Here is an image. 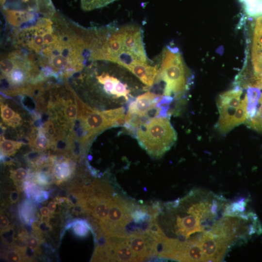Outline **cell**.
I'll return each mask as SVG.
<instances>
[{"instance_id": "27", "label": "cell", "mask_w": 262, "mask_h": 262, "mask_svg": "<svg viewBox=\"0 0 262 262\" xmlns=\"http://www.w3.org/2000/svg\"><path fill=\"white\" fill-rule=\"evenodd\" d=\"M9 223L8 218L4 215H1L0 217V226L1 230L2 231L7 229Z\"/></svg>"}, {"instance_id": "19", "label": "cell", "mask_w": 262, "mask_h": 262, "mask_svg": "<svg viewBox=\"0 0 262 262\" xmlns=\"http://www.w3.org/2000/svg\"><path fill=\"white\" fill-rule=\"evenodd\" d=\"M72 227L75 234L80 237L86 236L91 230V227L88 222L83 220L74 222L72 224Z\"/></svg>"}, {"instance_id": "29", "label": "cell", "mask_w": 262, "mask_h": 262, "mask_svg": "<svg viewBox=\"0 0 262 262\" xmlns=\"http://www.w3.org/2000/svg\"><path fill=\"white\" fill-rule=\"evenodd\" d=\"M9 198L12 203L16 202L19 198V193L16 191L11 192L9 195Z\"/></svg>"}, {"instance_id": "18", "label": "cell", "mask_w": 262, "mask_h": 262, "mask_svg": "<svg viewBox=\"0 0 262 262\" xmlns=\"http://www.w3.org/2000/svg\"><path fill=\"white\" fill-rule=\"evenodd\" d=\"M117 0H81V8L84 11H89L104 7Z\"/></svg>"}, {"instance_id": "30", "label": "cell", "mask_w": 262, "mask_h": 262, "mask_svg": "<svg viewBox=\"0 0 262 262\" xmlns=\"http://www.w3.org/2000/svg\"><path fill=\"white\" fill-rule=\"evenodd\" d=\"M48 208L51 213H53L56 208V203L55 202H50L48 205Z\"/></svg>"}, {"instance_id": "12", "label": "cell", "mask_w": 262, "mask_h": 262, "mask_svg": "<svg viewBox=\"0 0 262 262\" xmlns=\"http://www.w3.org/2000/svg\"><path fill=\"white\" fill-rule=\"evenodd\" d=\"M245 13L251 17L262 16V0H239Z\"/></svg>"}, {"instance_id": "17", "label": "cell", "mask_w": 262, "mask_h": 262, "mask_svg": "<svg viewBox=\"0 0 262 262\" xmlns=\"http://www.w3.org/2000/svg\"><path fill=\"white\" fill-rule=\"evenodd\" d=\"M63 112L65 119L73 126L77 119L78 114L76 101L75 104L73 103L70 99L66 102L64 104Z\"/></svg>"}, {"instance_id": "7", "label": "cell", "mask_w": 262, "mask_h": 262, "mask_svg": "<svg viewBox=\"0 0 262 262\" xmlns=\"http://www.w3.org/2000/svg\"><path fill=\"white\" fill-rule=\"evenodd\" d=\"M107 242L96 249L93 260L113 262H138L126 237H108Z\"/></svg>"}, {"instance_id": "4", "label": "cell", "mask_w": 262, "mask_h": 262, "mask_svg": "<svg viewBox=\"0 0 262 262\" xmlns=\"http://www.w3.org/2000/svg\"><path fill=\"white\" fill-rule=\"evenodd\" d=\"M135 137L139 145L150 156L161 157L173 145L177 133L169 118L154 117L135 131Z\"/></svg>"}, {"instance_id": "8", "label": "cell", "mask_w": 262, "mask_h": 262, "mask_svg": "<svg viewBox=\"0 0 262 262\" xmlns=\"http://www.w3.org/2000/svg\"><path fill=\"white\" fill-rule=\"evenodd\" d=\"M97 82L100 84L104 92L117 98L123 97L128 99L130 92L126 84L121 82L117 78L103 71L95 76Z\"/></svg>"}, {"instance_id": "31", "label": "cell", "mask_w": 262, "mask_h": 262, "mask_svg": "<svg viewBox=\"0 0 262 262\" xmlns=\"http://www.w3.org/2000/svg\"><path fill=\"white\" fill-rule=\"evenodd\" d=\"M49 212L48 207H43L40 209V213L42 216H47L49 214Z\"/></svg>"}, {"instance_id": "21", "label": "cell", "mask_w": 262, "mask_h": 262, "mask_svg": "<svg viewBox=\"0 0 262 262\" xmlns=\"http://www.w3.org/2000/svg\"><path fill=\"white\" fill-rule=\"evenodd\" d=\"M33 213L32 205L29 202H26L21 208V216L23 219L29 223L32 218Z\"/></svg>"}, {"instance_id": "3", "label": "cell", "mask_w": 262, "mask_h": 262, "mask_svg": "<svg viewBox=\"0 0 262 262\" xmlns=\"http://www.w3.org/2000/svg\"><path fill=\"white\" fill-rule=\"evenodd\" d=\"M158 81L164 83V96L175 99L181 98L189 89L190 77L178 48L167 46L163 49Z\"/></svg>"}, {"instance_id": "23", "label": "cell", "mask_w": 262, "mask_h": 262, "mask_svg": "<svg viewBox=\"0 0 262 262\" xmlns=\"http://www.w3.org/2000/svg\"><path fill=\"white\" fill-rule=\"evenodd\" d=\"M24 242L27 247L32 250H37L39 247V241L33 236H27L25 237Z\"/></svg>"}, {"instance_id": "28", "label": "cell", "mask_w": 262, "mask_h": 262, "mask_svg": "<svg viewBox=\"0 0 262 262\" xmlns=\"http://www.w3.org/2000/svg\"><path fill=\"white\" fill-rule=\"evenodd\" d=\"M40 154L38 152H29L27 156L29 161L33 162H37V160H38Z\"/></svg>"}, {"instance_id": "25", "label": "cell", "mask_w": 262, "mask_h": 262, "mask_svg": "<svg viewBox=\"0 0 262 262\" xmlns=\"http://www.w3.org/2000/svg\"><path fill=\"white\" fill-rule=\"evenodd\" d=\"M48 193L45 191H41L37 193L35 196L36 201L41 202L46 200L48 197Z\"/></svg>"}, {"instance_id": "2", "label": "cell", "mask_w": 262, "mask_h": 262, "mask_svg": "<svg viewBox=\"0 0 262 262\" xmlns=\"http://www.w3.org/2000/svg\"><path fill=\"white\" fill-rule=\"evenodd\" d=\"M1 81L11 92H22L28 86L43 81L41 73L31 59L21 50L10 48L0 57Z\"/></svg>"}, {"instance_id": "6", "label": "cell", "mask_w": 262, "mask_h": 262, "mask_svg": "<svg viewBox=\"0 0 262 262\" xmlns=\"http://www.w3.org/2000/svg\"><path fill=\"white\" fill-rule=\"evenodd\" d=\"M134 207L119 196H115L106 220L99 224L103 233L107 237L127 236L125 227L133 220Z\"/></svg>"}, {"instance_id": "20", "label": "cell", "mask_w": 262, "mask_h": 262, "mask_svg": "<svg viewBox=\"0 0 262 262\" xmlns=\"http://www.w3.org/2000/svg\"><path fill=\"white\" fill-rule=\"evenodd\" d=\"M27 171L23 168H17L11 172V177L16 182H22L27 178Z\"/></svg>"}, {"instance_id": "26", "label": "cell", "mask_w": 262, "mask_h": 262, "mask_svg": "<svg viewBox=\"0 0 262 262\" xmlns=\"http://www.w3.org/2000/svg\"><path fill=\"white\" fill-rule=\"evenodd\" d=\"M37 227L38 229L41 232H47L49 231L51 229V227L46 221H41L39 222L38 223Z\"/></svg>"}, {"instance_id": "14", "label": "cell", "mask_w": 262, "mask_h": 262, "mask_svg": "<svg viewBox=\"0 0 262 262\" xmlns=\"http://www.w3.org/2000/svg\"><path fill=\"white\" fill-rule=\"evenodd\" d=\"M0 152L5 156L14 155L17 149L24 144L21 142L5 139L2 135L0 136Z\"/></svg>"}, {"instance_id": "16", "label": "cell", "mask_w": 262, "mask_h": 262, "mask_svg": "<svg viewBox=\"0 0 262 262\" xmlns=\"http://www.w3.org/2000/svg\"><path fill=\"white\" fill-rule=\"evenodd\" d=\"M51 144L50 140L42 128L38 131L33 139H31L30 145L38 150H45L49 148Z\"/></svg>"}, {"instance_id": "11", "label": "cell", "mask_w": 262, "mask_h": 262, "mask_svg": "<svg viewBox=\"0 0 262 262\" xmlns=\"http://www.w3.org/2000/svg\"><path fill=\"white\" fill-rule=\"evenodd\" d=\"M246 95L248 102V119L253 117L256 113L261 92L258 88L249 87Z\"/></svg>"}, {"instance_id": "10", "label": "cell", "mask_w": 262, "mask_h": 262, "mask_svg": "<svg viewBox=\"0 0 262 262\" xmlns=\"http://www.w3.org/2000/svg\"><path fill=\"white\" fill-rule=\"evenodd\" d=\"M0 116L2 121L7 126L16 127L21 123V117L7 105L0 103Z\"/></svg>"}, {"instance_id": "5", "label": "cell", "mask_w": 262, "mask_h": 262, "mask_svg": "<svg viewBox=\"0 0 262 262\" xmlns=\"http://www.w3.org/2000/svg\"><path fill=\"white\" fill-rule=\"evenodd\" d=\"M73 93L78 110L77 119L82 130V144H87L96 134L106 129L124 125V107L98 111L83 102L74 90Z\"/></svg>"}, {"instance_id": "1", "label": "cell", "mask_w": 262, "mask_h": 262, "mask_svg": "<svg viewBox=\"0 0 262 262\" xmlns=\"http://www.w3.org/2000/svg\"><path fill=\"white\" fill-rule=\"evenodd\" d=\"M91 32L56 12L33 24L12 29L6 36L10 48L25 53L42 78H66L80 72L89 62Z\"/></svg>"}, {"instance_id": "9", "label": "cell", "mask_w": 262, "mask_h": 262, "mask_svg": "<svg viewBox=\"0 0 262 262\" xmlns=\"http://www.w3.org/2000/svg\"><path fill=\"white\" fill-rule=\"evenodd\" d=\"M128 70L147 86H151L156 82L159 73L157 65L138 63L130 66Z\"/></svg>"}, {"instance_id": "13", "label": "cell", "mask_w": 262, "mask_h": 262, "mask_svg": "<svg viewBox=\"0 0 262 262\" xmlns=\"http://www.w3.org/2000/svg\"><path fill=\"white\" fill-rule=\"evenodd\" d=\"M247 98L246 94L244 98L241 100L239 106L237 109L233 117L232 127V129L241 124L246 122L248 116Z\"/></svg>"}, {"instance_id": "24", "label": "cell", "mask_w": 262, "mask_h": 262, "mask_svg": "<svg viewBox=\"0 0 262 262\" xmlns=\"http://www.w3.org/2000/svg\"><path fill=\"white\" fill-rule=\"evenodd\" d=\"M36 181L41 185H46L49 182V177L47 172L41 171L35 176Z\"/></svg>"}, {"instance_id": "15", "label": "cell", "mask_w": 262, "mask_h": 262, "mask_svg": "<svg viewBox=\"0 0 262 262\" xmlns=\"http://www.w3.org/2000/svg\"><path fill=\"white\" fill-rule=\"evenodd\" d=\"M72 171L71 164L67 161H63L56 164L53 173L55 178L60 181L68 179L72 174Z\"/></svg>"}, {"instance_id": "22", "label": "cell", "mask_w": 262, "mask_h": 262, "mask_svg": "<svg viewBox=\"0 0 262 262\" xmlns=\"http://www.w3.org/2000/svg\"><path fill=\"white\" fill-rule=\"evenodd\" d=\"M21 253L17 250H10L7 251L4 255L5 259L8 262H18L22 261Z\"/></svg>"}]
</instances>
